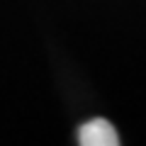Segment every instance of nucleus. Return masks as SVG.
<instances>
[{"label": "nucleus", "mask_w": 146, "mask_h": 146, "mask_svg": "<svg viewBox=\"0 0 146 146\" xmlns=\"http://www.w3.org/2000/svg\"><path fill=\"white\" fill-rule=\"evenodd\" d=\"M78 144L80 146H117L119 144V136H117L115 127L110 124L102 117H95V119L80 124L78 129Z\"/></svg>", "instance_id": "1"}]
</instances>
